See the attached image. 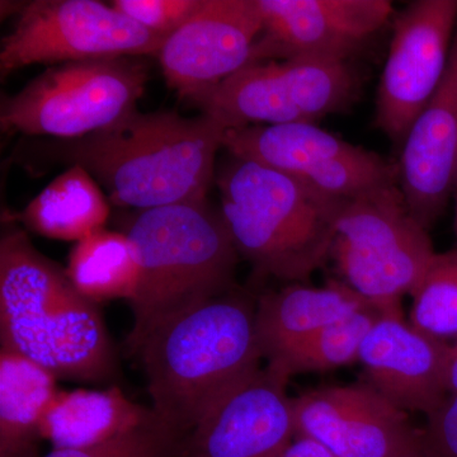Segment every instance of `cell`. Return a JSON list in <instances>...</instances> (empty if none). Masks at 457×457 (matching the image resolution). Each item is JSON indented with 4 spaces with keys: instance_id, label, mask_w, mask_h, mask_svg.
<instances>
[{
    "instance_id": "6da1fadb",
    "label": "cell",
    "mask_w": 457,
    "mask_h": 457,
    "mask_svg": "<svg viewBox=\"0 0 457 457\" xmlns=\"http://www.w3.org/2000/svg\"><path fill=\"white\" fill-rule=\"evenodd\" d=\"M225 131L203 113L137 110L79 139L33 141L22 159L33 170L80 165L116 206L145 212L206 200Z\"/></svg>"
},
{
    "instance_id": "7a4b0ae2",
    "label": "cell",
    "mask_w": 457,
    "mask_h": 457,
    "mask_svg": "<svg viewBox=\"0 0 457 457\" xmlns=\"http://www.w3.org/2000/svg\"><path fill=\"white\" fill-rule=\"evenodd\" d=\"M0 338L57 378L104 383L117 359L98 303L83 296L65 269L40 253L26 228L7 225L0 239Z\"/></svg>"
},
{
    "instance_id": "3957f363",
    "label": "cell",
    "mask_w": 457,
    "mask_h": 457,
    "mask_svg": "<svg viewBox=\"0 0 457 457\" xmlns=\"http://www.w3.org/2000/svg\"><path fill=\"white\" fill-rule=\"evenodd\" d=\"M254 315L255 303L230 291L165 321L135 352L150 409L180 441L234 384L261 368Z\"/></svg>"
},
{
    "instance_id": "277c9868",
    "label": "cell",
    "mask_w": 457,
    "mask_h": 457,
    "mask_svg": "<svg viewBox=\"0 0 457 457\" xmlns=\"http://www.w3.org/2000/svg\"><path fill=\"white\" fill-rule=\"evenodd\" d=\"M221 215L237 254L258 278L306 284L330 261L341 198L231 155L216 177Z\"/></svg>"
},
{
    "instance_id": "5b68a950",
    "label": "cell",
    "mask_w": 457,
    "mask_h": 457,
    "mask_svg": "<svg viewBox=\"0 0 457 457\" xmlns=\"http://www.w3.org/2000/svg\"><path fill=\"white\" fill-rule=\"evenodd\" d=\"M126 236L139 264L132 353L165 321L233 291L239 254L221 212L207 200L140 212Z\"/></svg>"
},
{
    "instance_id": "8992f818",
    "label": "cell",
    "mask_w": 457,
    "mask_h": 457,
    "mask_svg": "<svg viewBox=\"0 0 457 457\" xmlns=\"http://www.w3.org/2000/svg\"><path fill=\"white\" fill-rule=\"evenodd\" d=\"M149 80L144 57H113L50 66L0 104L9 135L79 139L137 110Z\"/></svg>"
},
{
    "instance_id": "52a82bcc",
    "label": "cell",
    "mask_w": 457,
    "mask_h": 457,
    "mask_svg": "<svg viewBox=\"0 0 457 457\" xmlns=\"http://www.w3.org/2000/svg\"><path fill=\"white\" fill-rule=\"evenodd\" d=\"M435 255L398 180L343 201L330 261L342 281L370 303L402 308V297L413 293Z\"/></svg>"
},
{
    "instance_id": "ba28073f",
    "label": "cell",
    "mask_w": 457,
    "mask_h": 457,
    "mask_svg": "<svg viewBox=\"0 0 457 457\" xmlns=\"http://www.w3.org/2000/svg\"><path fill=\"white\" fill-rule=\"evenodd\" d=\"M356 90V75L348 62L320 59L264 62L240 69L196 106L225 130L314 123L351 104Z\"/></svg>"
},
{
    "instance_id": "9c48e42d",
    "label": "cell",
    "mask_w": 457,
    "mask_h": 457,
    "mask_svg": "<svg viewBox=\"0 0 457 457\" xmlns=\"http://www.w3.org/2000/svg\"><path fill=\"white\" fill-rule=\"evenodd\" d=\"M167 37L97 0H33L0 44V77L36 64L156 56Z\"/></svg>"
},
{
    "instance_id": "30bf717a",
    "label": "cell",
    "mask_w": 457,
    "mask_h": 457,
    "mask_svg": "<svg viewBox=\"0 0 457 457\" xmlns=\"http://www.w3.org/2000/svg\"><path fill=\"white\" fill-rule=\"evenodd\" d=\"M222 147L230 155L266 165L341 200L398 180L396 167L380 155L352 145L315 123L227 130Z\"/></svg>"
},
{
    "instance_id": "8fae6325",
    "label": "cell",
    "mask_w": 457,
    "mask_h": 457,
    "mask_svg": "<svg viewBox=\"0 0 457 457\" xmlns=\"http://www.w3.org/2000/svg\"><path fill=\"white\" fill-rule=\"evenodd\" d=\"M456 20L457 0H418L395 18L376 102V126L394 143L403 144L440 87Z\"/></svg>"
},
{
    "instance_id": "7c38bea8",
    "label": "cell",
    "mask_w": 457,
    "mask_h": 457,
    "mask_svg": "<svg viewBox=\"0 0 457 457\" xmlns=\"http://www.w3.org/2000/svg\"><path fill=\"white\" fill-rule=\"evenodd\" d=\"M263 29L258 0H203L187 22L164 41L158 57L168 87L196 104L252 64Z\"/></svg>"
},
{
    "instance_id": "4fadbf2b",
    "label": "cell",
    "mask_w": 457,
    "mask_h": 457,
    "mask_svg": "<svg viewBox=\"0 0 457 457\" xmlns=\"http://www.w3.org/2000/svg\"><path fill=\"white\" fill-rule=\"evenodd\" d=\"M263 29L252 64L266 60L347 62L393 14L389 0H258Z\"/></svg>"
},
{
    "instance_id": "5bb4252c",
    "label": "cell",
    "mask_w": 457,
    "mask_h": 457,
    "mask_svg": "<svg viewBox=\"0 0 457 457\" xmlns=\"http://www.w3.org/2000/svg\"><path fill=\"white\" fill-rule=\"evenodd\" d=\"M288 378L258 368L234 384L185 438L180 457H278L294 441Z\"/></svg>"
},
{
    "instance_id": "9a60e30c",
    "label": "cell",
    "mask_w": 457,
    "mask_h": 457,
    "mask_svg": "<svg viewBox=\"0 0 457 457\" xmlns=\"http://www.w3.org/2000/svg\"><path fill=\"white\" fill-rule=\"evenodd\" d=\"M295 437L335 457H394L420 440L407 411L368 383L327 386L293 398Z\"/></svg>"
},
{
    "instance_id": "2e32d148",
    "label": "cell",
    "mask_w": 457,
    "mask_h": 457,
    "mask_svg": "<svg viewBox=\"0 0 457 457\" xmlns=\"http://www.w3.org/2000/svg\"><path fill=\"white\" fill-rule=\"evenodd\" d=\"M451 345L420 332L403 312H386L370 330L359 361L368 384L404 411L427 417L446 396Z\"/></svg>"
},
{
    "instance_id": "e0dca14e",
    "label": "cell",
    "mask_w": 457,
    "mask_h": 457,
    "mask_svg": "<svg viewBox=\"0 0 457 457\" xmlns=\"http://www.w3.org/2000/svg\"><path fill=\"white\" fill-rule=\"evenodd\" d=\"M396 170L409 212L429 230L457 188V35L444 79L409 129Z\"/></svg>"
},
{
    "instance_id": "ac0fdd59",
    "label": "cell",
    "mask_w": 457,
    "mask_h": 457,
    "mask_svg": "<svg viewBox=\"0 0 457 457\" xmlns=\"http://www.w3.org/2000/svg\"><path fill=\"white\" fill-rule=\"evenodd\" d=\"M342 279L323 287L288 284L262 295L255 303L254 330L262 360L267 363L318 330L370 305Z\"/></svg>"
},
{
    "instance_id": "d6986e66",
    "label": "cell",
    "mask_w": 457,
    "mask_h": 457,
    "mask_svg": "<svg viewBox=\"0 0 457 457\" xmlns=\"http://www.w3.org/2000/svg\"><path fill=\"white\" fill-rule=\"evenodd\" d=\"M154 417L119 386L59 390L41 423V440L53 449H86L143 426Z\"/></svg>"
},
{
    "instance_id": "ffe728a7",
    "label": "cell",
    "mask_w": 457,
    "mask_h": 457,
    "mask_svg": "<svg viewBox=\"0 0 457 457\" xmlns=\"http://www.w3.org/2000/svg\"><path fill=\"white\" fill-rule=\"evenodd\" d=\"M57 378L16 352L0 350V457H36Z\"/></svg>"
},
{
    "instance_id": "44dd1931",
    "label": "cell",
    "mask_w": 457,
    "mask_h": 457,
    "mask_svg": "<svg viewBox=\"0 0 457 457\" xmlns=\"http://www.w3.org/2000/svg\"><path fill=\"white\" fill-rule=\"evenodd\" d=\"M110 206L97 180L71 165L18 213V221L38 236L80 242L104 228Z\"/></svg>"
},
{
    "instance_id": "7402d4cb",
    "label": "cell",
    "mask_w": 457,
    "mask_h": 457,
    "mask_svg": "<svg viewBox=\"0 0 457 457\" xmlns=\"http://www.w3.org/2000/svg\"><path fill=\"white\" fill-rule=\"evenodd\" d=\"M66 275L90 302L123 299L131 302L139 281V264L126 233L97 231L75 243L68 258Z\"/></svg>"
},
{
    "instance_id": "603a6c76",
    "label": "cell",
    "mask_w": 457,
    "mask_h": 457,
    "mask_svg": "<svg viewBox=\"0 0 457 457\" xmlns=\"http://www.w3.org/2000/svg\"><path fill=\"white\" fill-rule=\"evenodd\" d=\"M403 312V308L384 309L370 303L350 317L318 330L267 366L290 380L294 375L327 371L359 361L361 345L371 328L386 312Z\"/></svg>"
},
{
    "instance_id": "cb8c5ba5",
    "label": "cell",
    "mask_w": 457,
    "mask_h": 457,
    "mask_svg": "<svg viewBox=\"0 0 457 457\" xmlns=\"http://www.w3.org/2000/svg\"><path fill=\"white\" fill-rule=\"evenodd\" d=\"M411 296V327L440 341H457V246L436 253Z\"/></svg>"
},
{
    "instance_id": "d4e9b609",
    "label": "cell",
    "mask_w": 457,
    "mask_h": 457,
    "mask_svg": "<svg viewBox=\"0 0 457 457\" xmlns=\"http://www.w3.org/2000/svg\"><path fill=\"white\" fill-rule=\"evenodd\" d=\"M182 444L154 416L143 426L104 444L86 449H53L36 457H180Z\"/></svg>"
},
{
    "instance_id": "484cf974",
    "label": "cell",
    "mask_w": 457,
    "mask_h": 457,
    "mask_svg": "<svg viewBox=\"0 0 457 457\" xmlns=\"http://www.w3.org/2000/svg\"><path fill=\"white\" fill-rule=\"evenodd\" d=\"M110 4L147 31L170 37L196 13L203 0H114Z\"/></svg>"
},
{
    "instance_id": "4316f807",
    "label": "cell",
    "mask_w": 457,
    "mask_h": 457,
    "mask_svg": "<svg viewBox=\"0 0 457 457\" xmlns=\"http://www.w3.org/2000/svg\"><path fill=\"white\" fill-rule=\"evenodd\" d=\"M420 444L425 457H457V393L449 394L427 417Z\"/></svg>"
},
{
    "instance_id": "83f0119b",
    "label": "cell",
    "mask_w": 457,
    "mask_h": 457,
    "mask_svg": "<svg viewBox=\"0 0 457 457\" xmlns=\"http://www.w3.org/2000/svg\"><path fill=\"white\" fill-rule=\"evenodd\" d=\"M278 457H335L318 442L305 437H295Z\"/></svg>"
},
{
    "instance_id": "f1b7e54d",
    "label": "cell",
    "mask_w": 457,
    "mask_h": 457,
    "mask_svg": "<svg viewBox=\"0 0 457 457\" xmlns=\"http://www.w3.org/2000/svg\"><path fill=\"white\" fill-rule=\"evenodd\" d=\"M447 390L457 393V341L451 345L449 371H447Z\"/></svg>"
},
{
    "instance_id": "f546056e",
    "label": "cell",
    "mask_w": 457,
    "mask_h": 457,
    "mask_svg": "<svg viewBox=\"0 0 457 457\" xmlns=\"http://www.w3.org/2000/svg\"><path fill=\"white\" fill-rule=\"evenodd\" d=\"M394 457H425V453H423L422 450V444H420V440L414 442V444L411 445V446H409L408 449L402 451V453Z\"/></svg>"
},
{
    "instance_id": "4dcf8cb0",
    "label": "cell",
    "mask_w": 457,
    "mask_h": 457,
    "mask_svg": "<svg viewBox=\"0 0 457 457\" xmlns=\"http://www.w3.org/2000/svg\"><path fill=\"white\" fill-rule=\"evenodd\" d=\"M453 231H455V236L457 239V204H456V210H455V220H453Z\"/></svg>"
}]
</instances>
